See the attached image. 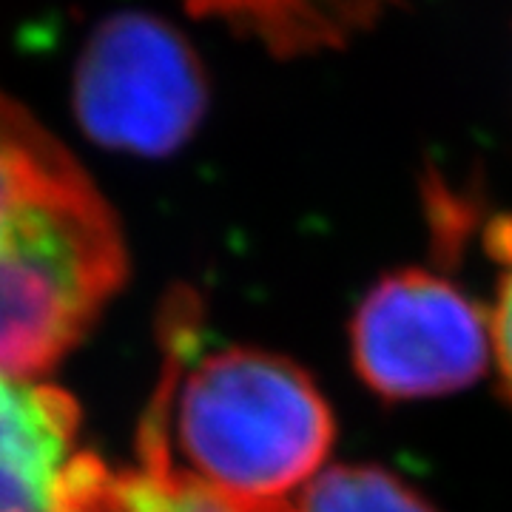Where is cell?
<instances>
[{
	"instance_id": "1",
	"label": "cell",
	"mask_w": 512,
	"mask_h": 512,
	"mask_svg": "<svg viewBox=\"0 0 512 512\" xmlns=\"http://www.w3.org/2000/svg\"><path fill=\"white\" fill-rule=\"evenodd\" d=\"M160 390L140 424L146 473L245 507H282L319 476L336 436L325 396L299 365L254 348L194 356L177 308Z\"/></svg>"
},
{
	"instance_id": "2",
	"label": "cell",
	"mask_w": 512,
	"mask_h": 512,
	"mask_svg": "<svg viewBox=\"0 0 512 512\" xmlns=\"http://www.w3.org/2000/svg\"><path fill=\"white\" fill-rule=\"evenodd\" d=\"M123 279L109 202L55 134L0 92V376L52 370Z\"/></svg>"
},
{
	"instance_id": "3",
	"label": "cell",
	"mask_w": 512,
	"mask_h": 512,
	"mask_svg": "<svg viewBox=\"0 0 512 512\" xmlns=\"http://www.w3.org/2000/svg\"><path fill=\"white\" fill-rule=\"evenodd\" d=\"M208 83L197 52L148 12L106 18L74 69V114L97 146L168 154L197 131Z\"/></svg>"
},
{
	"instance_id": "4",
	"label": "cell",
	"mask_w": 512,
	"mask_h": 512,
	"mask_svg": "<svg viewBox=\"0 0 512 512\" xmlns=\"http://www.w3.org/2000/svg\"><path fill=\"white\" fill-rule=\"evenodd\" d=\"M350 353L362 382L382 399L447 396L487 370L490 313L450 279L404 268L367 291L350 322Z\"/></svg>"
},
{
	"instance_id": "5",
	"label": "cell",
	"mask_w": 512,
	"mask_h": 512,
	"mask_svg": "<svg viewBox=\"0 0 512 512\" xmlns=\"http://www.w3.org/2000/svg\"><path fill=\"white\" fill-rule=\"evenodd\" d=\"M80 407L43 379L0 376V512H60Z\"/></svg>"
},
{
	"instance_id": "6",
	"label": "cell",
	"mask_w": 512,
	"mask_h": 512,
	"mask_svg": "<svg viewBox=\"0 0 512 512\" xmlns=\"http://www.w3.org/2000/svg\"><path fill=\"white\" fill-rule=\"evenodd\" d=\"M60 512H285L282 507H245L180 478L137 473H111L100 458H77Z\"/></svg>"
},
{
	"instance_id": "7",
	"label": "cell",
	"mask_w": 512,
	"mask_h": 512,
	"mask_svg": "<svg viewBox=\"0 0 512 512\" xmlns=\"http://www.w3.org/2000/svg\"><path fill=\"white\" fill-rule=\"evenodd\" d=\"M285 512H436L413 487L379 467L345 464L313 478Z\"/></svg>"
},
{
	"instance_id": "8",
	"label": "cell",
	"mask_w": 512,
	"mask_h": 512,
	"mask_svg": "<svg viewBox=\"0 0 512 512\" xmlns=\"http://www.w3.org/2000/svg\"><path fill=\"white\" fill-rule=\"evenodd\" d=\"M487 251L498 265L495 305L490 311L493 356L501 373V387L512 402V217H495L487 225Z\"/></svg>"
}]
</instances>
